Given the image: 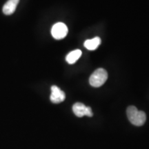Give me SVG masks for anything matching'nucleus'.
<instances>
[{"label":"nucleus","mask_w":149,"mask_h":149,"mask_svg":"<svg viewBox=\"0 0 149 149\" xmlns=\"http://www.w3.org/2000/svg\"><path fill=\"white\" fill-rule=\"evenodd\" d=\"M128 119L133 125L140 126L144 125L146 120V113L144 111H138L134 106H130L126 110Z\"/></svg>","instance_id":"nucleus-1"},{"label":"nucleus","mask_w":149,"mask_h":149,"mask_svg":"<svg viewBox=\"0 0 149 149\" xmlns=\"http://www.w3.org/2000/svg\"><path fill=\"white\" fill-rule=\"evenodd\" d=\"M108 79V73L104 68H98L93 72L89 78V83L93 87L102 86Z\"/></svg>","instance_id":"nucleus-2"},{"label":"nucleus","mask_w":149,"mask_h":149,"mask_svg":"<svg viewBox=\"0 0 149 149\" xmlns=\"http://www.w3.org/2000/svg\"><path fill=\"white\" fill-rule=\"evenodd\" d=\"M68 31L66 24L62 22H58L53 25L51 29V34L55 40H61L68 34Z\"/></svg>","instance_id":"nucleus-3"},{"label":"nucleus","mask_w":149,"mask_h":149,"mask_svg":"<svg viewBox=\"0 0 149 149\" xmlns=\"http://www.w3.org/2000/svg\"><path fill=\"white\" fill-rule=\"evenodd\" d=\"M72 111L77 117H82L84 116L93 117V113L91 107H86L80 102H77L72 107Z\"/></svg>","instance_id":"nucleus-4"},{"label":"nucleus","mask_w":149,"mask_h":149,"mask_svg":"<svg viewBox=\"0 0 149 149\" xmlns=\"http://www.w3.org/2000/svg\"><path fill=\"white\" fill-rule=\"evenodd\" d=\"M66 98V95L64 91L61 90L57 86L51 87V95L50 97L51 101L54 104H59L64 102Z\"/></svg>","instance_id":"nucleus-5"},{"label":"nucleus","mask_w":149,"mask_h":149,"mask_svg":"<svg viewBox=\"0 0 149 149\" xmlns=\"http://www.w3.org/2000/svg\"><path fill=\"white\" fill-rule=\"evenodd\" d=\"M19 0H8L3 5L2 10L3 13L6 15H12L15 11Z\"/></svg>","instance_id":"nucleus-6"},{"label":"nucleus","mask_w":149,"mask_h":149,"mask_svg":"<svg viewBox=\"0 0 149 149\" xmlns=\"http://www.w3.org/2000/svg\"><path fill=\"white\" fill-rule=\"evenodd\" d=\"M101 44V39L99 37H95L91 40H88L85 41L84 46L88 50L90 51H94Z\"/></svg>","instance_id":"nucleus-7"},{"label":"nucleus","mask_w":149,"mask_h":149,"mask_svg":"<svg viewBox=\"0 0 149 149\" xmlns=\"http://www.w3.org/2000/svg\"><path fill=\"white\" fill-rule=\"evenodd\" d=\"M81 55V51L80 50H74L68 54L66 57V60L68 64H73L77 61Z\"/></svg>","instance_id":"nucleus-8"}]
</instances>
